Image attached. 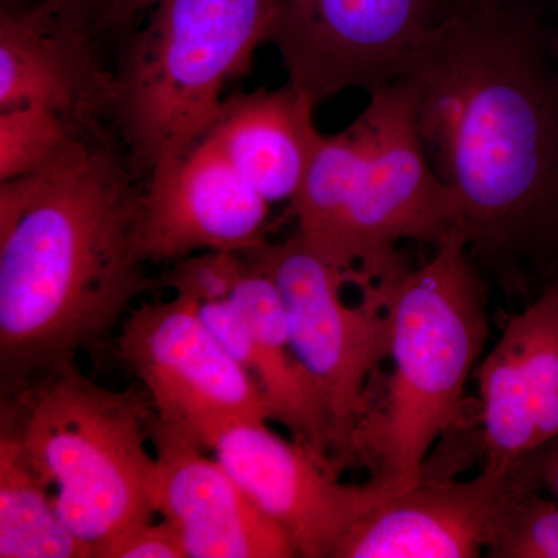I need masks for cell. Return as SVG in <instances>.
Wrapping results in <instances>:
<instances>
[{"label": "cell", "mask_w": 558, "mask_h": 558, "mask_svg": "<svg viewBox=\"0 0 558 558\" xmlns=\"http://www.w3.org/2000/svg\"><path fill=\"white\" fill-rule=\"evenodd\" d=\"M289 205L301 241L360 289L405 270L400 242L436 247L464 230L458 202L422 145L405 80L369 94L347 130L323 135Z\"/></svg>", "instance_id": "3957f363"}, {"label": "cell", "mask_w": 558, "mask_h": 558, "mask_svg": "<svg viewBox=\"0 0 558 558\" xmlns=\"http://www.w3.org/2000/svg\"><path fill=\"white\" fill-rule=\"evenodd\" d=\"M105 132L0 182V379L16 395L120 328L146 274L143 189Z\"/></svg>", "instance_id": "7a4b0ae2"}, {"label": "cell", "mask_w": 558, "mask_h": 558, "mask_svg": "<svg viewBox=\"0 0 558 558\" xmlns=\"http://www.w3.org/2000/svg\"><path fill=\"white\" fill-rule=\"evenodd\" d=\"M101 35L73 0L0 7V109L47 106L81 134L105 132L113 70Z\"/></svg>", "instance_id": "8fae6325"}, {"label": "cell", "mask_w": 558, "mask_h": 558, "mask_svg": "<svg viewBox=\"0 0 558 558\" xmlns=\"http://www.w3.org/2000/svg\"><path fill=\"white\" fill-rule=\"evenodd\" d=\"M271 0H159L113 69L110 123L140 179L196 145L269 43Z\"/></svg>", "instance_id": "8992f818"}, {"label": "cell", "mask_w": 558, "mask_h": 558, "mask_svg": "<svg viewBox=\"0 0 558 558\" xmlns=\"http://www.w3.org/2000/svg\"><path fill=\"white\" fill-rule=\"evenodd\" d=\"M465 2H475V3H501V2H508V0H465Z\"/></svg>", "instance_id": "83f0119b"}, {"label": "cell", "mask_w": 558, "mask_h": 558, "mask_svg": "<svg viewBox=\"0 0 558 558\" xmlns=\"http://www.w3.org/2000/svg\"><path fill=\"white\" fill-rule=\"evenodd\" d=\"M523 488H535L558 501V438L527 454L510 475Z\"/></svg>", "instance_id": "d4e9b609"}, {"label": "cell", "mask_w": 558, "mask_h": 558, "mask_svg": "<svg viewBox=\"0 0 558 558\" xmlns=\"http://www.w3.org/2000/svg\"><path fill=\"white\" fill-rule=\"evenodd\" d=\"M488 556L558 558V501L535 488L519 487L505 527Z\"/></svg>", "instance_id": "44dd1931"}, {"label": "cell", "mask_w": 558, "mask_h": 558, "mask_svg": "<svg viewBox=\"0 0 558 558\" xmlns=\"http://www.w3.org/2000/svg\"><path fill=\"white\" fill-rule=\"evenodd\" d=\"M150 411L146 391L101 387L76 362L2 399V427L54 487L58 517L94 558H116L157 515L146 447Z\"/></svg>", "instance_id": "277c9868"}, {"label": "cell", "mask_w": 558, "mask_h": 558, "mask_svg": "<svg viewBox=\"0 0 558 558\" xmlns=\"http://www.w3.org/2000/svg\"><path fill=\"white\" fill-rule=\"evenodd\" d=\"M484 465L481 472L509 481L527 454L543 446L537 410L513 340L502 332L480 368Z\"/></svg>", "instance_id": "ac0fdd59"}, {"label": "cell", "mask_w": 558, "mask_h": 558, "mask_svg": "<svg viewBox=\"0 0 558 558\" xmlns=\"http://www.w3.org/2000/svg\"><path fill=\"white\" fill-rule=\"evenodd\" d=\"M269 43L315 102L398 83L459 0H271Z\"/></svg>", "instance_id": "9c48e42d"}, {"label": "cell", "mask_w": 558, "mask_h": 558, "mask_svg": "<svg viewBox=\"0 0 558 558\" xmlns=\"http://www.w3.org/2000/svg\"><path fill=\"white\" fill-rule=\"evenodd\" d=\"M519 487L480 472L422 480L371 509L332 558H475L497 542Z\"/></svg>", "instance_id": "5bb4252c"}, {"label": "cell", "mask_w": 558, "mask_h": 558, "mask_svg": "<svg viewBox=\"0 0 558 558\" xmlns=\"http://www.w3.org/2000/svg\"><path fill=\"white\" fill-rule=\"evenodd\" d=\"M35 2H39V0H0V7H21Z\"/></svg>", "instance_id": "4316f807"}, {"label": "cell", "mask_w": 558, "mask_h": 558, "mask_svg": "<svg viewBox=\"0 0 558 558\" xmlns=\"http://www.w3.org/2000/svg\"><path fill=\"white\" fill-rule=\"evenodd\" d=\"M469 248L465 231H453L424 266L385 281L392 373L384 411L359 432L357 453L396 492L424 480L425 458L454 421L486 343Z\"/></svg>", "instance_id": "5b68a950"}, {"label": "cell", "mask_w": 558, "mask_h": 558, "mask_svg": "<svg viewBox=\"0 0 558 558\" xmlns=\"http://www.w3.org/2000/svg\"><path fill=\"white\" fill-rule=\"evenodd\" d=\"M402 80L422 145L453 193L470 248L531 267L558 197V57L513 0H459Z\"/></svg>", "instance_id": "6da1fadb"}, {"label": "cell", "mask_w": 558, "mask_h": 558, "mask_svg": "<svg viewBox=\"0 0 558 558\" xmlns=\"http://www.w3.org/2000/svg\"><path fill=\"white\" fill-rule=\"evenodd\" d=\"M506 332L515 344L537 410L543 444L558 438V282L515 315Z\"/></svg>", "instance_id": "d6986e66"}, {"label": "cell", "mask_w": 558, "mask_h": 558, "mask_svg": "<svg viewBox=\"0 0 558 558\" xmlns=\"http://www.w3.org/2000/svg\"><path fill=\"white\" fill-rule=\"evenodd\" d=\"M247 266L244 253L208 250L175 260L160 284L171 289L174 295L186 296L202 306L230 299Z\"/></svg>", "instance_id": "7402d4cb"}, {"label": "cell", "mask_w": 558, "mask_h": 558, "mask_svg": "<svg viewBox=\"0 0 558 558\" xmlns=\"http://www.w3.org/2000/svg\"><path fill=\"white\" fill-rule=\"evenodd\" d=\"M244 255L278 289L295 357L328 411L332 451L339 461L351 458L368 411L371 373L388 357L385 282L363 289L359 304H348L347 275L315 255L296 233L282 242L264 241Z\"/></svg>", "instance_id": "52a82bcc"}, {"label": "cell", "mask_w": 558, "mask_h": 558, "mask_svg": "<svg viewBox=\"0 0 558 558\" xmlns=\"http://www.w3.org/2000/svg\"><path fill=\"white\" fill-rule=\"evenodd\" d=\"M317 102L288 83L226 98L208 132L222 156L270 205L292 202L317 149Z\"/></svg>", "instance_id": "2e32d148"}, {"label": "cell", "mask_w": 558, "mask_h": 558, "mask_svg": "<svg viewBox=\"0 0 558 558\" xmlns=\"http://www.w3.org/2000/svg\"><path fill=\"white\" fill-rule=\"evenodd\" d=\"M154 449L150 499L189 558L299 557L292 539L216 458L148 416Z\"/></svg>", "instance_id": "4fadbf2b"}, {"label": "cell", "mask_w": 558, "mask_h": 558, "mask_svg": "<svg viewBox=\"0 0 558 558\" xmlns=\"http://www.w3.org/2000/svg\"><path fill=\"white\" fill-rule=\"evenodd\" d=\"M116 354L142 381L161 424L201 449L211 450L230 425L269 422L258 384L186 296L132 307Z\"/></svg>", "instance_id": "ba28073f"}, {"label": "cell", "mask_w": 558, "mask_h": 558, "mask_svg": "<svg viewBox=\"0 0 558 558\" xmlns=\"http://www.w3.org/2000/svg\"><path fill=\"white\" fill-rule=\"evenodd\" d=\"M554 47H556V53L558 57V32L554 33Z\"/></svg>", "instance_id": "f1b7e54d"}, {"label": "cell", "mask_w": 558, "mask_h": 558, "mask_svg": "<svg viewBox=\"0 0 558 558\" xmlns=\"http://www.w3.org/2000/svg\"><path fill=\"white\" fill-rule=\"evenodd\" d=\"M211 451L253 502L284 529L301 557L332 558L365 513L399 494L374 478L362 486L340 483L329 457L282 439L267 422L230 425Z\"/></svg>", "instance_id": "30bf717a"}, {"label": "cell", "mask_w": 558, "mask_h": 558, "mask_svg": "<svg viewBox=\"0 0 558 558\" xmlns=\"http://www.w3.org/2000/svg\"><path fill=\"white\" fill-rule=\"evenodd\" d=\"M531 269L548 279L546 286L558 282V197L539 233Z\"/></svg>", "instance_id": "484cf974"}, {"label": "cell", "mask_w": 558, "mask_h": 558, "mask_svg": "<svg viewBox=\"0 0 558 558\" xmlns=\"http://www.w3.org/2000/svg\"><path fill=\"white\" fill-rule=\"evenodd\" d=\"M81 135L86 134L47 106L0 109V182L40 170Z\"/></svg>", "instance_id": "ffe728a7"}, {"label": "cell", "mask_w": 558, "mask_h": 558, "mask_svg": "<svg viewBox=\"0 0 558 558\" xmlns=\"http://www.w3.org/2000/svg\"><path fill=\"white\" fill-rule=\"evenodd\" d=\"M270 207L205 135L145 180L143 258L175 263L208 250L247 253L266 241Z\"/></svg>", "instance_id": "7c38bea8"}, {"label": "cell", "mask_w": 558, "mask_h": 558, "mask_svg": "<svg viewBox=\"0 0 558 558\" xmlns=\"http://www.w3.org/2000/svg\"><path fill=\"white\" fill-rule=\"evenodd\" d=\"M116 558H189L178 532L168 521L140 529L116 554Z\"/></svg>", "instance_id": "cb8c5ba5"}, {"label": "cell", "mask_w": 558, "mask_h": 558, "mask_svg": "<svg viewBox=\"0 0 558 558\" xmlns=\"http://www.w3.org/2000/svg\"><path fill=\"white\" fill-rule=\"evenodd\" d=\"M20 440L0 429V558H92L64 526Z\"/></svg>", "instance_id": "e0dca14e"}, {"label": "cell", "mask_w": 558, "mask_h": 558, "mask_svg": "<svg viewBox=\"0 0 558 558\" xmlns=\"http://www.w3.org/2000/svg\"><path fill=\"white\" fill-rule=\"evenodd\" d=\"M101 36L130 31L159 0H73Z\"/></svg>", "instance_id": "603a6c76"}, {"label": "cell", "mask_w": 558, "mask_h": 558, "mask_svg": "<svg viewBox=\"0 0 558 558\" xmlns=\"http://www.w3.org/2000/svg\"><path fill=\"white\" fill-rule=\"evenodd\" d=\"M247 260V270L230 296L238 311L219 312L209 329L258 384L267 418L288 428L293 439L329 457L328 411L295 357L281 296L274 281Z\"/></svg>", "instance_id": "9a60e30c"}]
</instances>
